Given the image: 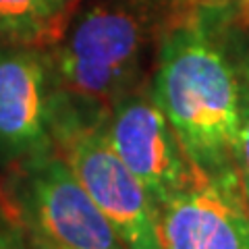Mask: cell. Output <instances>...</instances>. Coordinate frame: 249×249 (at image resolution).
<instances>
[{
  "mask_svg": "<svg viewBox=\"0 0 249 249\" xmlns=\"http://www.w3.org/2000/svg\"><path fill=\"white\" fill-rule=\"evenodd\" d=\"M150 91L201 177H237L241 88L227 2L177 0L156 44Z\"/></svg>",
  "mask_w": 249,
  "mask_h": 249,
  "instance_id": "cell-1",
  "label": "cell"
},
{
  "mask_svg": "<svg viewBox=\"0 0 249 249\" xmlns=\"http://www.w3.org/2000/svg\"><path fill=\"white\" fill-rule=\"evenodd\" d=\"M52 152L44 48L0 44V175Z\"/></svg>",
  "mask_w": 249,
  "mask_h": 249,
  "instance_id": "cell-6",
  "label": "cell"
},
{
  "mask_svg": "<svg viewBox=\"0 0 249 249\" xmlns=\"http://www.w3.org/2000/svg\"><path fill=\"white\" fill-rule=\"evenodd\" d=\"M52 139L124 247L162 249L158 208L108 142L104 123L56 129Z\"/></svg>",
  "mask_w": 249,
  "mask_h": 249,
  "instance_id": "cell-4",
  "label": "cell"
},
{
  "mask_svg": "<svg viewBox=\"0 0 249 249\" xmlns=\"http://www.w3.org/2000/svg\"><path fill=\"white\" fill-rule=\"evenodd\" d=\"M235 17V15H232ZM239 88H241V119H239V143H237V178L249 206V23L235 19Z\"/></svg>",
  "mask_w": 249,
  "mask_h": 249,
  "instance_id": "cell-9",
  "label": "cell"
},
{
  "mask_svg": "<svg viewBox=\"0 0 249 249\" xmlns=\"http://www.w3.org/2000/svg\"><path fill=\"white\" fill-rule=\"evenodd\" d=\"M104 129L108 142L158 210L204 178L152 98L150 85L123 98L108 114Z\"/></svg>",
  "mask_w": 249,
  "mask_h": 249,
  "instance_id": "cell-5",
  "label": "cell"
},
{
  "mask_svg": "<svg viewBox=\"0 0 249 249\" xmlns=\"http://www.w3.org/2000/svg\"><path fill=\"white\" fill-rule=\"evenodd\" d=\"M0 197L37 249H127L58 152L0 175Z\"/></svg>",
  "mask_w": 249,
  "mask_h": 249,
  "instance_id": "cell-3",
  "label": "cell"
},
{
  "mask_svg": "<svg viewBox=\"0 0 249 249\" xmlns=\"http://www.w3.org/2000/svg\"><path fill=\"white\" fill-rule=\"evenodd\" d=\"M162 249H249V206L239 178H201L160 210Z\"/></svg>",
  "mask_w": 249,
  "mask_h": 249,
  "instance_id": "cell-7",
  "label": "cell"
},
{
  "mask_svg": "<svg viewBox=\"0 0 249 249\" xmlns=\"http://www.w3.org/2000/svg\"><path fill=\"white\" fill-rule=\"evenodd\" d=\"M177 0H81L44 48L52 133L102 124L123 98L150 85L160 29Z\"/></svg>",
  "mask_w": 249,
  "mask_h": 249,
  "instance_id": "cell-2",
  "label": "cell"
},
{
  "mask_svg": "<svg viewBox=\"0 0 249 249\" xmlns=\"http://www.w3.org/2000/svg\"><path fill=\"white\" fill-rule=\"evenodd\" d=\"M81 0H0V44L46 48Z\"/></svg>",
  "mask_w": 249,
  "mask_h": 249,
  "instance_id": "cell-8",
  "label": "cell"
},
{
  "mask_svg": "<svg viewBox=\"0 0 249 249\" xmlns=\"http://www.w3.org/2000/svg\"><path fill=\"white\" fill-rule=\"evenodd\" d=\"M206 2H227V0H206Z\"/></svg>",
  "mask_w": 249,
  "mask_h": 249,
  "instance_id": "cell-12",
  "label": "cell"
},
{
  "mask_svg": "<svg viewBox=\"0 0 249 249\" xmlns=\"http://www.w3.org/2000/svg\"><path fill=\"white\" fill-rule=\"evenodd\" d=\"M0 249H37L0 197Z\"/></svg>",
  "mask_w": 249,
  "mask_h": 249,
  "instance_id": "cell-10",
  "label": "cell"
},
{
  "mask_svg": "<svg viewBox=\"0 0 249 249\" xmlns=\"http://www.w3.org/2000/svg\"><path fill=\"white\" fill-rule=\"evenodd\" d=\"M227 4L231 6L237 21L249 23V0H227Z\"/></svg>",
  "mask_w": 249,
  "mask_h": 249,
  "instance_id": "cell-11",
  "label": "cell"
}]
</instances>
